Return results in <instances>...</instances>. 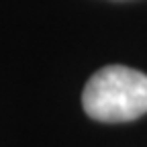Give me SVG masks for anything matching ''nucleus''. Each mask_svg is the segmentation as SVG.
I'll return each mask as SVG.
<instances>
[{
	"instance_id": "obj_1",
	"label": "nucleus",
	"mask_w": 147,
	"mask_h": 147,
	"mask_svg": "<svg viewBox=\"0 0 147 147\" xmlns=\"http://www.w3.org/2000/svg\"><path fill=\"white\" fill-rule=\"evenodd\" d=\"M86 115L102 123H127L147 113V76L127 65H106L84 88Z\"/></svg>"
}]
</instances>
